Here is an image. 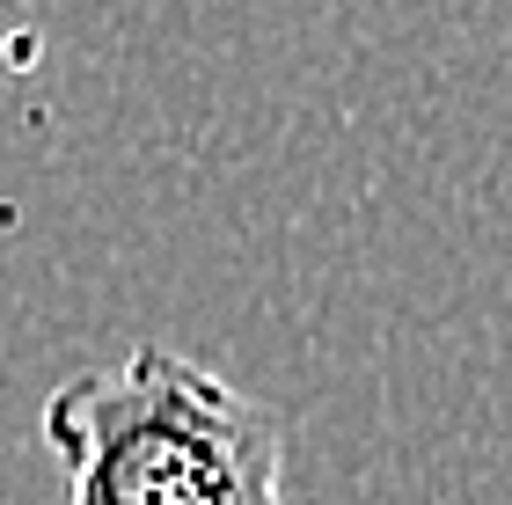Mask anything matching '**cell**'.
Listing matches in <instances>:
<instances>
[{
  "label": "cell",
  "instance_id": "1",
  "mask_svg": "<svg viewBox=\"0 0 512 505\" xmlns=\"http://www.w3.org/2000/svg\"><path fill=\"white\" fill-rule=\"evenodd\" d=\"M44 447L74 505H286L278 418L169 344L52 388Z\"/></svg>",
  "mask_w": 512,
  "mask_h": 505
}]
</instances>
